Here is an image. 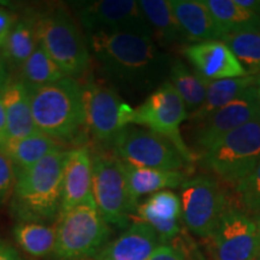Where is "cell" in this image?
<instances>
[{
  "label": "cell",
  "instance_id": "cell-11",
  "mask_svg": "<svg viewBox=\"0 0 260 260\" xmlns=\"http://www.w3.org/2000/svg\"><path fill=\"white\" fill-rule=\"evenodd\" d=\"M182 222L194 235L206 240L230 206L218 178L212 175L189 177L180 187Z\"/></svg>",
  "mask_w": 260,
  "mask_h": 260
},
{
  "label": "cell",
  "instance_id": "cell-28",
  "mask_svg": "<svg viewBox=\"0 0 260 260\" xmlns=\"http://www.w3.org/2000/svg\"><path fill=\"white\" fill-rule=\"evenodd\" d=\"M12 234L17 245L34 258H46L54 253L57 241L56 226L44 223L17 222Z\"/></svg>",
  "mask_w": 260,
  "mask_h": 260
},
{
  "label": "cell",
  "instance_id": "cell-7",
  "mask_svg": "<svg viewBox=\"0 0 260 260\" xmlns=\"http://www.w3.org/2000/svg\"><path fill=\"white\" fill-rule=\"evenodd\" d=\"M84 128L100 147L112 148L117 136L132 124L134 109L112 86L93 75L82 84Z\"/></svg>",
  "mask_w": 260,
  "mask_h": 260
},
{
  "label": "cell",
  "instance_id": "cell-26",
  "mask_svg": "<svg viewBox=\"0 0 260 260\" xmlns=\"http://www.w3.org/2000/svg\"><path fill=\"white\" fill-rule=\"evenodd\" d=\"M224 37L260 30V15L240 6L235 0H203Z\"/></svg>",
  "mask_w": 260,
  "mask_h": 260
},
{
  "label": "cell",
  "instance_id": "cell-12",
  "mask_svg": "<svg viewBox=\"0 0 260 260\" xmlns=\"http://www.w3.org/2000/svg\"><path fill=\"white\" fill-rule=\"evenodd\" d=\"M260 116L256 86L248 88L237 99L199 121L190 122L191 152L195 158L206 153L224 136Z\"/></svg>",
  "mask_w": 260,
  "mask_h": 260
},
{
  "label": "cell",
  "instance_id": "cell-20",
  "mask_svg": "<svg viewBox=\"0 0 260 260\" xmlns=\"http://www.w3.org/2000/svg\"><path fill=\"white\" fill-rule=\"evenodd\" d=\"M0 94L6 113L9 140L23 139L38 133L32 118L28 87L18 77L12 76Z\"/></svg>",
  "mask_w": 260,
  "mask_h": 260
},
{
  "label": "cell",
  "instance_id": "cell-29",
  "mask_svg": "<svg viewBox=\"0 0 260 260\" xmlns=\"http://www.w3.org/2000/svg\"><path fill=\"white\" fill-rule=\"evenodd\" d=\"M18 73V79L28 87V89L57 82L65 77L59 67L52 60V58L40 45L28 58Z\"/></svg>",
  "mask_w": 260,
  "mask_h": 260
},
{
  "label": "cell",
  "instance_id": "cell-10",
  "mask_svg": "<svg viewBox=\"0 0 260 260\" xmlns=\"http://www.w3.org/2000/svg\"><path fill=\"white\" fill-rule=\"evenodd\" d=\"M187 119L188 111L183 99L174 86L165 81L134 109L132 124L149 129L168 139L186 160L193 164L197 158L181 134L182 123Z\"/></svg>",
  "mask_w": 260,
  "mask_h": 260
},
{
  "label": "cell",
  "instance_id": "cell-24",
  "mask_svg": "<svg viewBox=\"0 0 260 260\" xmlns=\"http://www.w3.org/2000/svg\"><path fill=\"white\" fill-rule=\"evenodd\" d=\"M61 148L60 142L38 132L23 139L8 140L2 151L14 162L16 172H21Z\"/></svg>",
  "mask_w": 260,
  "mask_h": 260
},
{
  "label": "cell",
  "instance_id": "cell-30",
  "mask_svg": "<svg viewBox=\"0 0 260 260\" xmlns=\"http://www.w3.org/2000/svg\"><path fill=\"white\" fill-rule=\"evenodd\" d=\"M249 75H260V30L228 34L222 39Z\"/></svg>",
  "mask_w": 260,
  "mask_h": 260
},
{
  "label": "cell",
  "instance_id": "cell-27",
  "mask_svg": "<svg viewBox=\"0 0 260 260\" xmlns=\"http://www.w3.org/2000/svg\"><path fill=\"white\" fill-rule=\"evenodd\" d=\"M169 82L177 90L184 104L188 116L199 110L205 102L207 89V81L194 69H190L180 59H172Z\"/></svg>",
  "mask_w": 260,
  "mask_h": 260
},
{
  "label": "cell",
  "instance_id": "cell-3",
  "mask_svg": "<svg viewBox=\"0 0 260 260\" xmlns=\"http://www.w3.org/2000/svg\"><path fill=\"white\" fill-rule=\"evenodd\" d=\"M29 95L39 132L58 142H74L82 135V84L76 79L65 76L57 82L29 89Z\"/></svg>",
  "mask_w": 260,
  "mask_h": 260
},
{
  "label": "cell",
  "instance_id": "cell-8",
  "mask_svg": "<svg viewBox=\"0 0 260 260\" xmlns=\"http://www.w3.org/2000/svg\"><path fill=\"white\" fill-rule=\"evenodd\" d=\"M93 197L107 224L128 228L138 207L133 203L122 161L107 149L92 152Z\"/></svg>",
  "mask_w": 260,
  "mask_h": 260
},
{
  "label": "cell",
  "instance_id": "cell-16",
  "mask_svg": "<svg viewBox=\"0 0 260 260\" xmlns=\"http://www.w3.org/2000/svg\"><path fill=\"white\" fill-rule=\"evenodd\" d=\"M160 245L153 228L135 220L117 239L107 242L87 260H148Z\"/></svg>",
  "mask_w": 260,
  "mask_h": 260
},
{
  "label": "cell",
  "instance_id": "cell-31",
  "mask_svg": "<svg viewBox=\"0 0 260 260\" xmlns=\"http://www.w3.org/2000/svg\"><path fill=\"white\" fill-rule=\"evenodd\" d=\"M235 191L245 212L260 217V161L248 176L237 183Z\"/></svg>",
  "mask_w": 260,
  "mask_h": 260
},
{
  "label": "cell",
  "instance_id": "cell-32",
  "mask_svg": "<svg viewBox=\"0 0 260 260\" xmlns=\"http://www.w3.org/2000/svg\"><path fill=\"white\" fill-rule=\"evenodd\" d=\"M17 172L14 162L0 149V206H3L14 193Z\"/></svg>",
  "mask_w": 260,
  "mask_h": 260
},
{
  "label": "cell",
  "instance_id": "cell-17",
  "mask_svg": "<svg viewBox=\"0 0 260 260\" xmlns=\"http://www.w3.org/2000/svg\"><path fill=\"white\" fill-rule=\"evenodd\" d=\"M136 214L138 220L153 228L161 245H169L181 232V200L171 190H161L149 195L144 203L139 204Z\"/></svg>",
  "mask_w": 260,
  "mask_h": 260
},
{
  "label": "cell",
  "instance_id": "cell-35",
  "mask_svg": "<svg viewBox=\"0 0 260 260\" xmlns=\"http://www.w3.org/2000/svg\"><path fill=\"white\" fill-rule=\"evenodd\" d=\"M0 260H22V258L11 243L0 239Z\"/></svg>",
  "mask_w": 260,
  "mask_h": 260
},
{
  "label": "cell",
  "instance_id": "cell-9",
  "mask_svg": "<svg viewBox=\"0 0 260 260\" xmlns=\"http://www.w3.org/2000/svg\"><path fill=\"white\" fill-rule=\"evenodd\" d=\"M116 157L138 168L167 171H193L176 146L161 135L142 126L130 124L117 136L112 146Z\"/></svg>",
  "mask_w": 260,
  "mask_h": 260
},
{
  "label": "cell",
  "instance_id": "cell-22",
  "mask_svg": "<svg viewBox=\"0 0 260 260\" xmlns=\"http://www.w3.org/2000/svg\"><path fill=\"white\" fill-rule=\"evenodd\" d=\"M39 46L38 19L35 16L17 18L2 47L10 71H19Z\"/></svg>",
  "mask_w": 260,
  "mask_h": 260
},
{
  "label": "cell",
  "instance_id": "cell-25",
  "mask_svg": "<svg viewBox=\"0 0 260 260\" xmlns=\"http://www.w3.org/2000/svg\"><path fill=\"white\" fill-rule=\"evenodd\" d=\"M140 8L153 31L154 41L161 46H172L187 40L178 25L169 0H141Z\"/></svg>",
  "mask_w": 260,
  "mask_h": 260
},
{
  "label": "cell",
  "instance_id": "cell-37",
  "mask_svg": "<svg viewBox=\"0 0 260 260\" xmlns=\"http://www.w3.org/2000/svg\"><path fill=\"white\" fill-rule=\"evenodd\" d=\"M8 140V122H6V113L3 105L2 94H0V149L4 147Z\"/></svg>",
  "mask_w": 260,
  "mask_h": 260
},
{
  "label": "cell",
  "instance_id": "cell-34",
  "mask_svg": "<svg viewBox=\"0 0 260 260\" xmlns=\"http://www.w3.org/2000/svg\"><path fill=\"white\" fill-rule=\"evenodd\" d=\"M16 21H17V17L12 12L0 8V48L4 46Z\"/></svg>",
  "mask_w": 260,
  "mask_h": 260
},
{
  "label": "cell",
  "instance_id": "cell-5",
  "mask_svg": "<svg viewBox=\"0 0 260 260\" xmlns=\"http://www.w3.org/2000/svg\"><path fill=\"white\" fill-rule=\"evenodd\" d=\"M53 255L58 260H87L110 241L111 229L103 218L93 195L57 220Z\"/></svg>",
  "mask_w": 260,
  "mask_h": 260
},
{
  "label": "cell",
  "instance_id": "cell-33",
  "mask_svg": "<svg viewBox=\"0 0 260 260\" xmlns=\"http://www.w3.org/2000/svg\"><path fill=\"white\" fill-rule=\"evenodd\" d=\"M148 260H187L186 255L177 247L160 245Z\"/></svg>",
  "mask_w": 260,
  "mask_h": 260
},
{
  "label": "cell",
  "instance_id": "cell-39",
  "mask_svg": "<svg viewBox=\"0 0 260 260\" xmlns=\"http://www.w3.org/2000/svg\"><path fill=\"white\" fill-rule=\"evenodd\" d=\"M255 220H256V225H258V236H259V252H258V259L256 260H260V217H256Z\"/></svg>",
  "mask_w": 260,
  "mask_h": 260
},
{
  "label": "cell",
  "instance_id": "cell-18",
  "mask_svg": "<svg viewBox=\"0 0 260 260\" xmlns=\"http://www.w3.org/2000/svg\"><path fill=\"white\" fill-rule=\"evenodd\" d=\"M90 195H93L92 151L87 146H81L71 149L65 167L59 217L84 203Z\"/></svg>",
  "mask_w": 260,
  "mask_h": 260
},
{
  "label": "cell",
  "instance_id": "cell-21",
  "mask_svg": "<svg viewBox=\"0 0 260 260\" xmlns=\"http://www.w3.org/2000/svg\"><path fill=\"white\" fill-rule=\"evenodd\" d=\"M122 161V160H121ZM129 193L136 207L140 204V198L147 194H154L168 188H177L189 178V172L167 171L158 169L138 168L123 162Z\"/></svg>",
  "mask_w": 260,
  "mask_h": 260
},
{
  "label": "cell",
  "instance_id": "cell-1",
  "mask_svg": "<svg viewBox=\"0 0 260 260\" xmlns=\"http://www.w3.org/2000/svg\"><path fill=\"white\" fill-rule=\"evenodd\" d=\"M90 56L113 88L145 93L160 86L172 59L162 53L154 39L132 32H87Z\"/></svg>",
  "mask_w": 260,
  "mask_h": 260
},
{
  "label": "cell",
  "instance_id": "cell-38",
  "mask_svg": "<svg viewBox=\"0 0 260 260\" xmlns=\"http://www.w3.org/2000/svg\"><path fill=\"white\" fill-rule=\"evenodd\" d=\"M235 2L242 8L260 15V2L258 0H235Z\"/></svg>",
  "mask_w": 260,
  "mask_h": 260
},
{
  "label": "cell",
  "instance_id": "cell-14",
  "mask_svg": "<svg viewBox=\"0 0 260 260\" xmlns=\"http://www.w3.org/2000/svg\"><path fill=\"white\" fill-rule=\"evenodd\" d=\"M71 6L87 32H132L153 38L139 2L99 0L73 3Z\"/></svg>",
  "mask_w": 260,
  "mask_h": 260
},
{
  "label": "cell",
  "instance_id": "cell-2",
  "mask_svg": "<svg viewBox=\"0 0 260 260\" xmlns=\"http://www.w3.org/2000/svg\"><path fill=\"white\" fill-rule=\"evenodd\" d=\"M70 152L61 148L27 170L17 172L10 212L17 222L50 224L58 220L61 184Z\"/></svg>",
  "mask_w": 260,
  "mask_h": 260
},
{
  "label": "cell",
  "instance_id": "cell-36",
  "mask_svg": "<svg viewBox=\"0 0 260 260\" xmlns=\"http://www.w3.org/2000/svg\"><path fill=\"white\" fill-rule=\"evenodd\" d=\"M11 71H10L8 64H6L5 57L4 54H3L2 48H0V92L8 86V83L11 81Z\"/></svg>",
  "mask_w": 260,
  "mask_h": 260
},
{
  "label": "cell",
  "instance_id": "cell-13",
  "mask_svg": "<svg viewBox=\"0 0 260 260\" xmlns=\"http://www.w3.org/2000/svg\"><path fill=\"white\" fill-rule=\"evenodd\" d=\"M206 248L212 260H256L259 236L255 218L230 205L206 239Z\"/></svg>",
  "mask_w": 260,
  "mask_h": 260
},
{
  "label": "cell",
  "instance_id": "cell-15",
  "mask_svg": "<svg viewBox=\"0 0 260 260\" xmlns=\"http://www.w3.org/2000/svg\"><path fill=\"white\" fill-rule=\"evenodd\" d=\"M183 54L194 70L207 81L235 79L249 75L222 40L200 41L187 45Z\"/></svg>",
  "mask_w": 260,
  "mask_h": 260
},
{
  "label": "cell",
  "instance_id": "cell-40",
  "mask_svg": "<svg viewBox=\"0 0 260 260\" xmlns=\"http://www.w3.org/2000/svg\"><path fill=\"white\" fill-rule=\"evenodd\" d=\"M256 89H258V95H259V100H260V77L258 83H256Z\"/></svg>",
  "mask_w": 260,
  "mask_h": 260
},
{
  "label": "cell",
  "instance_id": "cell-19",
  "mask_svg": "<svg viewBox=\"0 0 260 260\" xmlns=\"http://www.w3.org/2000/svg\"><path fill=\"white\" fill-rule=\"evenodd\" d=\"M172 12L187 40L193 42L222 40L224 38L203 0H170Z\"/></svg>",
  "mask_w": 260,
  "mask_h": 260
},
{
  "label": "cell",
  "instance_id": "cell-6",
  "mask_svg": "<svg viewBox=\"0 0 260 260\" xmlns=\"http://www.w3.org/2000/svg\"><path fill=\"white\" fill-rule=\"evenodd\" d=\"M198 160L212 176L235 187L260 161V116L224 136Z\"/></svg>",
  "mask_w": 260,
  "mask_h": 260
},
{
  "label": "cell",
  "instance_id": "cell-4",
  "mask_svg": "<svg viewBox=\"0 0 260 260\" xmlns=\"http://www.w3.org/2000/svg\"><path fill=\"white\" fill-rule=\"evenodd\" d=\"M39 45L56 63L64 76L79 79L92 63L88 41L73 15L64 6H54L37 15Z\"/></svg>",
  "mask_w": 260,
  "mask_h": 260
},
{
  "label": "cell",
  "instance_id": "cell-23",
  "mask_svg": "<svg viewBox=\"0 0 260 260\" xmlns=\"http://www.w3.org/2000/svg\"><path fill=\"white\" fill-rule=\"evenodd\" d=\"M260 75H247L243 77L226 79L207 82L206 98L199 110L188 116V122H195L222 109L237 99L242 93L253 86H256Z\"/></svg>",
  "mask_w": 260,
  "mask_h": 260
}]
</instances>
